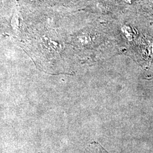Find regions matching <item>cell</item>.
<instances>
[{
  "instance_id": "6da1fadb",
  "label": "cell",
  "mask_w": 153,
  "mask_h": 153,
  "mask_svg": "<svg viewBox=\"0 0 153 153\" xmlns=\"http://www.w3.org/2000/svg\"><path fill=\"white\" fill-rule=\"evenodd\" d=\"M11 26L15 33H18L19 26V10L16 7L13 13L11 20Z\"/></svg>"
},
{
  "instance_id": "7a4b0ae2",
  "label": "cell",
  "mask_w": 153,
  "mask_h": 153,
  "mask_svg": "<svg viewBox=\"0 0 153 153\" xmlns=\"http://www.w3.org/2000/svg\"><path fill=\"white\" fill-rule=\"evenodd\" d=\"M121 30H122V32L124 33L126 39L129 41L132 40L133 38V34L131 31V28L128 26H124L121 28Z\"/></svg>"
},
{
  "instance_id": "3957f363",
  "label": "cell",
  "mask_w": 153,
  "mask_h": 153,
  "mask_svg": "<svg viewBox=\"0 0 153 153\" xmlns=\"http://www.w3.org/2000/svg\"><path fill=\"white\" fill-rule=\"evenodd\" d=\"M76 39L78 42L82 45H87L89 44L91 41L90 37L86 35H82L78 36Z\"/></svg>"
},
{
  "instance_id": "277c9868",
  "label": "cell",
  "mask_w": 153,
  "mask_h": 153,
  "mask_svg": "<svg viewBox=\"0 0 153 153\" xmlns=\"http://www.w3.org/2000/svg\"><path fill=\"white\" fill-rule=\"evenodd\" d=\"M124 2H126V4H131L133 2V0H122Z\"/></svg>"
},
{
  "instance_id": "5b68a950",
  "label": "cell",
  "mask_w": 153,
  "mask_h": 153,
  "mask_svg": "<svg viewBox=\"0 0 153 153\" xmlns=\"http://www.w3.org/2000/svg\"><path fill=\"white\" fill-rule=\"evenodd\" d=\"M150 48H151V49H150V53H151V55H153V46H152Z\"/></svg>"
}]
</instances>
